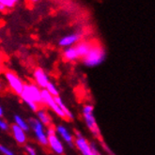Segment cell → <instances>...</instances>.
<instances>
[{"instance_id":"1","label":"cell","mask_w":155,"mask_h":155,"mask_svg":"<svg viewBox=\"0 0 155 155\" xmlns=\"http://www.w3.org/2000/svg\"><path fill=\"white\" fill-rule=\"evenodd\" d=\"M20 97L33 111H38V104H42L41 89L34 84H25Z\"/></svg>"},{"instance_id":"2","label":"cell","mask_w":155,"mask_h":155,"mask_svg":"<svg viewBox=\"0 0 155 155\" xmlns=\"http://www.w3.org/2000/svg\"><path fill=\"white\" fill-rule=\"evenodd\" d=\"M105 51L104 49L97 43H93L88 53L82 58V63L89 68L97 67L104 61Z\"/></svg>"},{"instance_id":"3","label":"cell","mask_w":155,"mask_h":155,"mask_svg":"<svg viewBox=\"0 0 155 155\" xmlns=\"http://www.w3.org/2000/svg\"><path fill=\"white\" fill-rule=\"evenodd\" d=\"M83 116L85 122L87 126L89 131L92 133V134L95 136L96 138L102 140V135H101V131L97 124L96 118L94 116V107L91 104H87L83 108Z\"/></svg>"},{"instance_id":"4","label":"cell","mask_w":155,"mask_h":155,"mask_svg":"<svg viewBox=\"0 0 155 155\" xmlns=\"http://www.w3.org/2000/svg\"><path fill=\"white\" fill-rule=\"evenodd\" d=\"M27 123L32 128L36 138L38 142L42 146H48V140H47V134L46 132L44 131V126L39 121L37 117H29Z\"/></svg>"},{"instance_id":"5","label":"cell","mask_w":155,"mask_h":155,"mask_svg":"<svg viewBox=\"0 0 155 155\" xmlns=\"http://www.w3.org/2000/svg\"><path fill=\"white\" fill-rule=\"evenodd\" d=\"M47 140H48V145L50 146L51 150L58 155H62L64 153V146H63L61 140L58 137L56 134V129L54 128L53 125L47 127Z\"/></svg>"},{"instance_id":"6","label":"cell","mask_w":155,"mask_h":155,"mask_svg":"<svg viewBox=\"0 0 155 155\" xmlns=\"http://www.w3.org/2000/svg\"><path fill=\"white\" fill-rule=\"evenodd\" d=\"M41 99H42V104H46L49 108H51L58 117H60L61 118H66L64 113L61 111V109L58 107L56 101L54 100V97L51 94H49L45 89H41Z\"/></svg>"},{"instance_id":"7","label":"cell","mask_w":155,"mask_h":155,"mask_svg":"<svg viewBox=\"0 0 155 155\" xmlns=\"http://www.w3.org/2000/svg\"><path fill=\"white\" fill-rule=\"evenodd\" d=\"M6 79L8 80L12 89L14 91L16 94L20 95L22 93L23 88H24V85H25L22 82V80L12 71L6 72Z\"/></svg>"},{"instance_id":"8","label":"cell","mask_w":155,"mask_h":155,"mask_svg":"<svg viewBox=\"0 0 155 155\" xmlns=\"http://www.w3.org/2000/svg\"><path fill=\"white\" fill-rule=\"evenodd\" d=\"M75 145L82 155H94L90 148V144L79 132H76Z\"/></svg>"},{"instance_id":"9","label":"cell","mask_w":155,"mask_h":155,"mask_svg":"<svg viewBox=\"0 0 155 155\" xmlns=\"http://www.w3.org/2000/svg\"><path fill=\"white\" fill-rule=\"evenodd\" d=\"M81 38H82L81 33H78V32L71 33V34L66 35L63 38H61L58 41V44L61 47H66V48L71 47L74 44H76L77 42H79Z\"/></svg>"},{"instance_id":"10","label":"cell","mask_w":155,"mask_h":155,"mask_svg":"<svg viewBox=\"0 0 155 155\" xmlns=\"http://www.w3.org/2000/svg\"><path fill=\"white\" fill-rule=\"evenodd\" d=\"M33 74H34V79L36 81V83H37V86L42 89H45L47 84L49 83L48 76L45 74V71L41 68H37L34 71Z\"/></svg>"},{"instance_id":"11","label":"cell","mask_w":155,"mask_h":155,"mask_svg":"<svg viewBox=\"0 0 155 155\" xmlns=\"http://www.w3.org/2000/svg\"><path fill=\"white\" fill-rule=\"evenodd\" d=\"M56 133H58L61 136V138L66 143H68L71 147H74V137H72V135L71 134V133L65 126H63L61 124L58 125L56 127Z\"/></svg>"},{"instance_id":"12","label":"cell","mask_w":155,"mask_h":155,"mask_svg":"<svg viewBox=\"0 0 155 155\" xmlns=\"http://www.w3.org/2000/svg\"><path fill=\"white\" fill-rule=\"evenodd\" d=\"M12 132L13 134V137L15 139V141L20 144V145H24L26 142V134L25 132L21 129L19 126H17L16 124L12 125Z\"/></svg>"},{"instance_id":"13","label":"cell","mask_w":155,"mask_h":155,"mask_svg":"<svg viewBox=\"0 0 155 155\" xmlns=\"http://www.w3.org/2000/svg\"><path fill=\"white\" fill-rule=\"evenodd\" d=\"M92 45H93V42H90V41H79V42H77L74 47H75V50L78 54L79 58H83L88 53L90 48L92 47Z\"/></svg>"},{"instance_id":"14","label":"cell","mask_w":155,"mask_h":155,"mask_svg":"<svg viewBox=\"0 0 155 155\" xmlns=\"http://www.w3.org/2000/svg\"><path fill=\"white\" fill-rule=\"evenodd\" d=\"M37 118L39 121L45 127H49L52 125V117L50 115L44 110V109H40L37 111Z\"/></svg>"},{"instance_id":"15","label":"cell","mask_w":155,"mask_h":155,"mask_svg":"<svg viewBox=\"0 0 155 155\" xmlns=\"http://www.w3.org/2000/svg\"><path fill=\"white\" fill-rule=\"evenodd\" d=\"M63 58H64L65 60H67V61H75V60L79 59L78 54L76 52L74 46L67 47L64 50V52H63Z\"/></svg>"},{"instance_id":"16","label":"cell","mask_w":155,"mask_h":155,"mask_svg":"<svg viewBox=\"0 0 155 155\" xmlns=\"http://www.w3.org/2000/svg\"><path fill=\"white\" fill-rule=\"evenodd\" d=\"M54 100L56 101L58 107L61 109V111L64 113L66 118H69V120H74V115H72V113L69 110V108L65 105V104L63 103L62 99L59 96H57V97H54Z\"/></svg>"},{"instance_id":"17","label":"cell","mask_w":155,"mask_h":155,"mask_svg":"<svg viewBox=\"0 0 155 155\" xmlns=\"http://www.w3.org/2000/svg\"><path fill=\"white\" fill-rule=\"evenodd\" d=\"M14 118V124H16L17 126H19L21 129H23L25 132H28L29 131V125L27 123V121H25L22 117H20L19 115H15L13 117Z\"/></svg>"},{"instance_id":"18","label":"cell","mask_w":155,"mask_h":155,"mask_svg":"<svg viewBox=\"0 0 155 155\" xmlns=\"http://www.w3.org/2000/svg\"><path fill=\"white\" fill-rule=\"evenodd\" d=\"M45 90H46L49 94H51L53 97L59 96V93H58V90L57 87L54 86L53 83H51V82H49V83L47 84L46 87H45Z\"/></svg>"},{"instance_id":"19","label":"cell","mask_w":155,"mask_h":155,"mask_svg":"<svg viewBox=\"0 0 155 155\" xmlns=\"http://www.w3.org/2000/svg\"><path fill=\"white\" fill-rule=\"evenodd\" d=\"M19 0H0V4L2 6H4L7 8H14L15 5L18 3Z\"/></svg>"},{"instance_id":"20","label":"cell","mask_w":155,"mask_h":155,"mask_svg":"<svg viewBox=\"0 0 155 155\" xmlns=\"http://www.w3.org/2000/svg\"><path fill=\"white\" fill-rule=\"evenodd\" d=\"M0 152L4 155H15L12 150L5 147V146H3V145H0Z\"/></svg>"},{"instance_id":"21","label":"cell","mask_w":155,"mask_h":155,"mask_svg":"<svg viewBox=\"0 0 155 155\" xmlns=\"http://www.w3.org/2000/svg\"><path fill=\"white\" fill-rule=\"evenodd\" d=\"M25 150L27 153V155H37V152H36V150L34 147L30 145H25Z\"/></svg>"},{"instance_id":"22","label":"cell","mask_w":155,"mask_h":155,"mask_svg":"<svg viewBox=\"0 0 155 155\" xmlns=\"http://www.w3.org/2000/svg\"><path fill=\"white\" fill-rule=\"evenodd\" d=\"M8 125L6 121H4L3 120H1L0 118V130H2V131H8Z\"/></svg>"},{"instance_id":"23","label":"cell","mask_w":155,"mask_h":155,"mask_svg":"<svg viewBox=\"0 0 155 155\" xmlns=\"http://www.w3.org/2000/svg\"><path fill=\"white\" fill-rule=\"evenodd\" d=\"M3 114H4V111H3V108L0 106V118L3 117Z\"/></svg>"},{"instance_id":"24","label":"cell","mask_w":155,"mask_h":155,"mask_svg":"<svg viewBox=\"0 0 155 155\" xmlns=\"http://www.w3.org/2000/svg\"><path fill=\"white\" fill-rule=\"evenodd\" d=\"M6 10V8L4 6H2L1 4H0V12H4Z\"/></svg>"},{"instance_id":"25","label":"cell","mask_w":155,"mask_h":155,"mask_svg":"<svg viewBox=\"0 0 155 155\" xmlns=\"http://www.w3.org/2000/svg\"><path fill=\"white\" fill-rule=\"evenodd\" d=\"M30 1H31V2H34V3H35V2H38L39 0H30Z\"/></svg>"},{"instance_id":"26","label":"cell","mask_w":155,"mask_h":155,"mask_svg":"<svg viewBox=\"0 0 155 155\" xmlns=\"http://www.w3.org/2000/svg\"><path fill=\"white\" fill-rule=\"evenodd\" d=\"M2 87H3V85H2V83H1V81H0V89L2 88Z\"/></svg>"}]
</instances>
